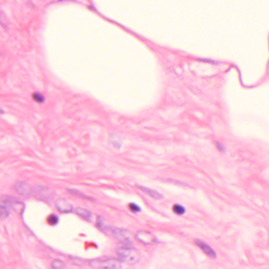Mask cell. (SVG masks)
Masks as SVG:
<instances>
[{
  "instance_id": "1",
  "label": "cell",
  "mask_w": 269,
  "mask_h": 269,
  "mask_svg": "<svg viewBox=\"0 0 269 269\" xmlns=\"http://www.w3.org/2000/svg\"><path fill=\"white\" fill-rule=\"evenodd\" d=\"M119 260L124 263L133 265L136 264L140 259L139 252L137 249L128 246L118 248L116 250Z\"/></svg>"
},
{
  "instance_id": "2",
  "label": "cell",
  "mask_w": 269,
  "mask_h": 269,
  "mask_svg": "<svg viewBox=\"0 0 269 269\" xmlns=\"http://www.w3.org/2000/svg\"><path fill=\"white\" fill-rule=\"evenodd\" d=\"M20 201H18L13 198L3 197L0 199V217L5 219L9 215V209L13 208L18 210L20 207Z\"/></svg>"
},
{
  "instance_id": "3",
  "label": "cell",
  "mask_w": 269,
  "mask_h": 269,
  "mask_svg": "<svg viewBox=\"0 0 269 269\" xmlns=\"http://www.w3.org/2000/svg\"><path fill=\"white\" fill-rule=\"evenodd\" d=\"M112 234L114 238L120 243L130 244L133 242L132 234L125 229L115 228L112 230Z\"/></svg>"
},
{
  "instance_id": "4",
  "label": "cell",
  "mask_w": 269,
  "mask_h": 269,
  "mask_svg": "<svg viewBox=\"0 0 269 269\" xmlns=\"http://www.w3.org/2000/svg\"><path fill=\"white\" fill-rule=\"evenodd\" d=\"M136 237L140 242L146 244H152L157 242L156 237L150 232L147 231H139L137 233Z\"/></svg>"
},
{
  "instance_id": "5",
  "label": "cell",
  "mask_w": 269,
  "mask_h": 269,
  "mask_svg": "<svg viewBox=\"0 0 269 269\" xmlns=\"http://www.w3.org/2000/svg\"><path fill=\"white\" fill-rule=\"evenodd\" d=\"M99 266L106 269H119L121 268V261L114 258L108 259L104 261H100Z\"/></svg>"
},
{
  "instance_id": "6",
  "label": "cell",
  "mask_w": 269,
  "mask_h": 269,
  "mask_svg": "<svg viewBox=\"0 0 269 269\" xmlns=\"http://www.w3.org/2000/svg\"><path fill=\"white\" fill-rule=\"evenodd\" d=\"M56 205L58 211L63 214L70 213L73 210V207L71 203L63 199L58 200L56 203Z\"/></svg>"
},
{
  "instance_id": "7",
  "label": "cell",
  "mask_w": 269,
  "mask_h": 269,
  "mask_svg": "<svg viewBox=\"0 0 269 269\" xmlns=\"http://www.w3.org/2000/svg\"><path fill=\"white\" fill-rule=\"evenodd\" d=\"M195 243L203 250V251L205 253L206 255H208V256L212 258H216L217 257L216 253L207 244H206L199 240H196Z\"/></svg>"
},
{
  "instance_id": "8",
  "label": "cell",
  "mask_w": 269,
  "mask_h": 269,
  "mask_svg": "<svg viewBox=\"0 0 269 269\" xmlns=\"http://www.w3.org/2000/svg\"><path fill=\"white\" fill-rule=\"evenodd\" d=\"M138 188L141 190H142L143 192H144L146 194H147L149 196H150L151 197H152L153 199L157 200L160 199L163 197L162 194H160L158 192H157L156 190H152V189L147 188V187H145L144 186H139Z\"/></svg>"
},
{
  "instance_id": "9",
  "label": "cell",
  "mask_w": 269,
  "mask_h": 269,
  "mask_svg": "<svg viewBox=\"0 0 269 269\" xmlns=\"http://www.w3.org/2000/svg\"><path fill=\"white\" fill-rule=\"evenodd\" d=\"M76 214L86 219H89L92 217L91 212L85 209L78 207L75 210Z\"/></svg>"
},
{
  "instance_id": "10",
  "label": "cell",
  "mask_w": 269,
  "mask_h": 269,
  "mask_svg": "<svg viewBox=\"0 0 269 269\" xmlns=\"http://www.w3.org/2000/svg\"><path fill=\"white\" fill-rule=\"evenodd\" d=\"M172 210L176 214L182 215L185 213V209L182 205L176 204L173 206Z\"/></svg>"
},
{
  "instance_id": "11",
  "label": "cell",
  "mask_w": 269,
  "mask_h": 269,
  "mask_svg": "<svg viewBox=\"0 0 269 269\" xmlns=\"http://www.w3.org/2000/svg\"><path fill=\"white\" fill-rule=\"evenodd\" d=\"M32 99L38 103H43L45 101L44 96L38 92H35L32 94Z\"/></svg>"
},
{
  "instance_id": "12",
  "label": "cell",
  "mask_w": 269,
  "mask_h": 269,
  "mask_svg": "<svg viewBox=\"0 0 269 269\" xmlns=\"http://www.w3.org/2000/svg\"><path fill=\"white\" fill-rule=\"evenodd\" d=\"M65 263L60 260H55L52 263V266L54 269H63L65 268Z\"/></svg>"
},
{
  "instance_id": "13",
  "label": "cell",
  "mask_w": 269,
  "mask_h": 269,
  "mask_svg": "<svg viewBox=\"0 0 269 269\" xmlns=\"http://www.w3.org/2000/svg\"><path fill=\"white\" fill-rule=\"evenodd\" d=\"M47 222L51 225H55L58 223V217L55 214H51L47 218Z\"/></svg>"
},
{
  "instance_id": "14",
  "label": "cell",
  "mask_w": 269,
  "mask_h": 269,
  "mask_svg": "<svg viewBox=\"0 0 269 269\" xmlns=\"http://www.w3.org/2000/svg\"><path fill=\"white\" fill-rule=\"evenodd\" d=\"M129 208L131 211L135 212L140 211V208L139 207V206L137 205L135 203H131L129 204Z\"/></svg>"
},
{
  "instance_id": "15",
  "label": "cell",
  "mask_w": 269,
  "mask_h": 269,
  "mask_svg": "<svg viewBox=\"0 0 269 269\" xmlns=\"http://www.w3.org/2000/svg\"><path fill=\"white\" fill-rule=\"evenodd\" d=\"M217 147H218V149H219L220 151H224V148L221 145H220V144H218Z\"/></svg>"
},
{
  "instance_id": "16",
  "label": "cell",
  "mask_w": 269,
  "mask_h": 269,
  "mask_svg": "<svg viewBox=\"0 0 269 269\" xmlns=\"http://www.w3.org/2000/svg\"><path fill=\"white\" fill-rule=\"evenodd\" d=\"M3 110H2L1 108H0V114H2V113H3Z\"/></svg>"
}]
</instances>
